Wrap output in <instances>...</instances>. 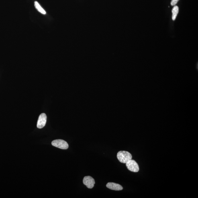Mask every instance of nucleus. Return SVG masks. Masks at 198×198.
<instances>
[{"label": "nucleus", "mask_w": 198, "mask_h": 198, "mask_svg": "<svg viewBox=\"0 0 198 198\" xmlns=\"http://www.w3.org/2000/svg\"><path fill=\"white\" fill-rule=\"evenodd\" d=\"M117 158L121 163L126 164L132 159V156L130 153L125 151H120L117 154Z\"/></svg>", "instance_id": "nucleus-1"}, {"label": "nucleus", "mask_w": 198, "mask_h": 198, "mask_svg": "<svg viewBox=\"0 0 198 198\" xmlns=\"http://www.w3.org/2000/svg\"><path fill=\"white\" fill-rule=\"evenodd\" d=\"M52 144L53 146L62 150H67L69 145L67 142L62 140H57L53 141Z\"/></svg>", "instance_id": "nucleus-2"}, {"label": "nucleus", "mask_w": 198, "mask_h": 198, "mask_svg": "<svg viewBox=\"0 0 198 198\" xmlns=\"http://www.w3.org/2000/svg\"><path fill=\"white\" fill-rule=\"evenodd\" d=\"M127 168L130 171L137 172L139 171V167L138 163L135 160H131L126 163Z\"/></svg>", "instance_id": "nucleus-3"}, {"label": "nucleus", "mask_w": 198, "mask_h": 198, "mask_svg": "<svg viewBox=\"0 0 198 198\" xmlns=\"http://www.w3.org/2000/svg\"><path fill=\"white\" fill-rule=\"evenodd\" d=\"M84 185L89 189H92L94 187L95 183V180L91 176H86L83 179Z\"/></svg>", "instance_id": "nucleus-4"}, {"label": "nucleus", "mask_w": 198, "mask_h": 198, "mask_svg": "<svg viewBox=\"0 0 198 198\" xmlns=\"http://www.w3.org/2000/svg\"><path fill=\"white\" fill-rule=\"evenodd\" d=\"M47 121V116L46 114L43 113L39 117L37 127L38 128H42L45 125Z\"/></svg>", "instance_id": "nucleus-5"}, {"label": "nucleus", "mask_w": 198, "mask_h": 198, "mask_svg": "<svg viewBox=\"0 0 198 198\" xmlns=\"http://www.w3.org/2000/svg\"><path fill=\"white\" fill-rule=\"evenodd\" d=\"M106 187L108 189L114 191H119L123 189V187L119 184L113 183V182H109L107 184Z\"/></svg>", "instance_id": "nucleus-6"}, {"label": "nucleus", "mask_w": 198, "mask_h": 198, "mask_svg": "<svg viewBox=\"0 0 198 198\" xmlns=\"http://www.w3.org/2000/svg\"><path fill=\"white\" fill-rule=\"evenodd\" d=\"M172 19L174 21L176 19V17L179 12V7L177 6H174L172 9Z\"/></svg>", "instance_id": "nucleus-7"}, {"label": "nucleus", "mask_w": 198, "mask_h": 198, "mask_svg": "<svg viewBox=\"0 0 198 198\" xmlns=\"http://www.w3.org/2000/svg\"><path fill=\"white\" fill-rule=\"evenodd\" d=\"M34 5L35 8L38 11L43 15L46 14V12L41 7L40 4L38 2L35 1L34 3Z\"/></svg>", "instance_id": "nucleus-8"}, {"label": "nucleus", "mask_w": 198, "mask_h": 198, "mask_svg": "<svg viewBox=\"0 0 198 198\" xmlns=\"http://www.w3.org/2000/svg\"><path fill=\"white\" fill-rule=\"evenodd\" d=\"M179 0H172L171 4L172 6H175Z\"/></svg>", "instance_id": "nucleus-9"}]
</instances>
